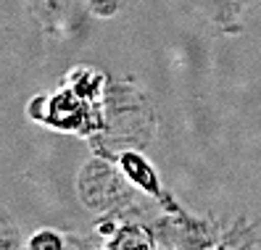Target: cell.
Returning a JSON list of instances; mask_svg holds the SVG:
<instances>
[{"label": "cell", "mask_w": 261, "mask_h": 250, "mask_svg": "<svg viewBox=\"0 0 261 250\" xmlns=\"http://www.w3.org/2000/svg\"><path fill=\"white\" fill-rule=\"evenodd\" d=\"M48 124L58 129H85L87 127V108H85V98H80L74 90L58 92L48 100V116H42Z\"/></svg>", "instance_id": "6da1fadb"}, {"label": "cell", "mask_w": 261, "mask_h": 250, "mask_svg": "<svg viewBox=\"0 0 261 250\" xmlns=\"http://www.w3.org/2000/svg\"><path fill=\"white\" fill-rule=\"evenodd\" d=\"M135 237V227L132 229H124L116 237V242L111 245V250H153V245H150V237L140 229L137 232V240H132Z\"/></svg>", "instance_id": "277c9868"}, {"label": "cell", "mask_w": 261, "mask_h": 250, "mask_svg": "<svg viewBox=\"0 0 261 250\" xmlns=\"http://www.w3.org/2000/svg\"><path fill=\"white\" fill-rule=\"evenodd\" d=\"M121 169H124V174L135 184H140L143 190L159 192V182H156V174H153L150 163L145 158H140L137 153H124V155H121Z\"/></svg>", "instance_id": "7a4b0ae2"}, {"label": "cell", "mask_w": 261, "mask_h": 250, "mask_svg": "<svg viewBox=\"0 0 261 250\" xmlns=\"http://www.w3.org/2000/svg\"><path fill=\"white\" fill-rule=\"evenodd\" d=\"M71 90L80 98L93 100V98H98V92H100V76L95 71H76L74 82H71Z\"/></svg>", "instance_id": "3957f363"}, {"label": "cell", "mask_w": 261, "mask_h": 250, "mask_svg": "<svg viewBox=\"0 0 261 250\" xmlns=\"http://www.w3.org/2000/svg\"><path fill=\"white\" fill-rule=\"evenodd\" d=\"M27 250H64V237L53 229H42L29 240Z\"/></svg>", "instance_id": "5b68a950"}]
</instances>
